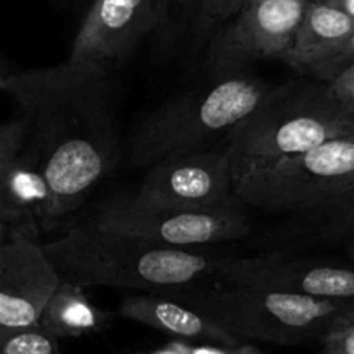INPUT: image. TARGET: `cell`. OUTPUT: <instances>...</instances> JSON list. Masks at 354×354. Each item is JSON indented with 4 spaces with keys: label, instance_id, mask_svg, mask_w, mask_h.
Here are the masks:
<instances>
[{
    "label": "cell",
    "instance_id": "28",
    "mask_svg": "<svg viewBox=\"0 0 354 354\" xmlns=\"http://www.w3.org/2000/svg\"><path fill=\"white\" fill-rule=\"evenodd\" d=\"M234 354H264L259 347L252 346V344H240L234 347Z\"/></svg>",
    "mask_w": 354,
    "mask_h": 354
},
{
    "label": "cell",
    "instance_id": "3",
    "mask_svg": "<svg viewBox=\"0 0 354 354\" xmlns=\"http://www.w3.org/2000/svg\"><path fill=\"white\" fill-rule=\"evenodd\" d=\"M283 88L236 71L221 73L172 97L139 124L131 142L132 163L149 169L169 156L216 148Z\"/></svg>",
    "mask_w": 354,
    "mask_h": 354
},
{
    "label": "cell",
    "instance_id": "30",
    "mask_svg": "<svg viewBox=\"0 0 354 354\" xmlns=\"http://www.w3.org/2000/svg\"><path fill=\"white\" fill-rule=\"evenodd\" d=\"M6 85H8V77L0 71V91H6Z\"/></svg>",
    "mask_w": 354,
    "mask_h": 354
},
{
    "label": "cell",
    "instance_id": "14",
    "mask_svg": "<svg viewBox=\"0 0 354 354\" xmlns=\"http://www.w3.org/2000/svg\"><path fill=\"white\" fill-rule=\"evenodd\" d=\"M353 30V18L322 2L309 0L294 42L281 61L292 70L309 75L342 49Z\"/></svg>",
    "mask_w": 354,
    "mask_h": 354
},
{
    "label": "cell",
    "instance_id": "17",
    "mask_svg": "<svg viewBox=\"0 0 354 354\" xmlns=\"http://www.w3.org/2000/svg\"><path fill=\"white\" fill-rule=\"evenodd\" d=\"M301 216L278 234L283 245H306L346 234L354 236V183L318 209Z\"/></svg>",
    "mask_w": 354,
    "mask_h": 354
},
{
    "label": "cell",
    "instance_id": "1",
    "mask_svg": "<svg viewBox=\"0 0 354 354\" xmlns=\"http://www.w3.org/2000/svg\"><path fill=\"white\" fill-rule=\"evenodd\" d=\"M6 93L25 125L23 155L47 179L46 230L82 205L118 162L110 71L73 64L8 75Z\"/></svg>",
    "mask_w": 354,
    "mask_h": 354
},
{
    "label": "cell",
    "instance_id": "6",
    "mask_svg": "<svg viewBox=\"0 0 354 354\" xmlns=\"http://www.w3.org/2000/svg\"><path fill=\"white\" fill-rule=\"evenodd\" d=\"M234 196L268 212H309L354 183V131L309 151L234 162Z\"/></svg>",
    "mask_w": 354,
    "mask_h": 354
},
{
    "label": "cell",
    "instance_id": "8",
    "mask_svg": "<svg viewBox=\"0 0 354 354\" xmlns=\"http://www.w3.org/2000/svg\"><path fill=\"white\" fill-rule=\"evenodd\" d=\"M234 158L227 145L169 156L149 167L138 200L170 209L212 210L234 205Z\"/></svg>",
    "mask_w": 354,
    "mask_h": 354
},
{
    "label": "cell",
    "instance_id": "19",
    "mask_svg": "<svg viewBox=\"0 0 354 354\" xmlns=\"http://www.w3.org/2000/svg\"><path fill=\"white\" fill-rule=\"evenodd\" d=\"M26 145V131L21 120L15 118L0 124V181L18 162Z\"/></svg>",
    "mask_w": 354,
    "mask_h": 354
},
{
    "label": "cell",
    "instance_id": "20",
    "mask_svg": "<svg viewBox=\"0 0 354 354\" xmlns=\"http://www.w3.org/2000/svg\"><path fill=\"white\" fill-rule=\"evenodd\" d=\"M322 342V354H354V308L332 323Z\"/></svg>",
    "mask_w": 354,
    "mask_h": 354
},
{
    "label": "cell",
    "instance_id": "25",
    "mask_svg": "<svg viewBox=\"0 0 354 354\" xmlns=\"http://www.w3.org/2000/svg\"><path fill=\"white\" fill-rule=\"evenodd\" d=\"M316 2L330 6V8L337 9V11L344 12V15L354 19V0H316Z\"/></svg>",
    "mask_w": 354,
    "mask_h": 354
},
{
    "label": "cell",
    "instance_id": "13",
    "mask_svg": "<svg viewBox=\"0 0 354 354\" xmlns=\"http://www.w3.org/2000/svg\"><path fill=\"white\" fill-rule=\"evenodd\" d=\"M118 315L183 340H205L224 347L241 344L219 323L167 294L127 295L118 306Z\"/></svg>",
    "mask_w": 354,
    "mask_h": 354
},
{
    "label": "cell",
    "instance_id": "24",
    "mask_svg": "<svg viewBox=\"0 0 354 354\" xmlns=\"http://www.w3.org/2000/svg\"><path fill=\"white\" fill-rule=\"evenodd\" d=\"M200 6V0H156V9H158V18L162 19L169 11L177 8H189V6Z\"/></svg>",
    "mask_w": 354,
    "mask_h": 354
},
{
    "label": "cell",
    "instance_id": "21",
    "mask_svg": "<svg viewBox=\"0 0 354 354\" xmlns=\"http://www.w3.org/2000/svg\"><path fill=\"white\" fill-rule=\"evenodd\" d=\"M354 64V30L349 35V39L346 40V44L342 46V49L332 56L330 59H326L325 63H322L319 66H316L308 77L315 78L316 82H322V84H328V82L335 80L344 70Z\"/></svg>",
    "mask_w": 354,
    "mask_h": 354
},
{
    "label": "cell",
    "instance_id": "2",
    "mask_svg": "<svg viewBox=\"0 0 354 354\" xmlns=\"http://www.w3.org/2000/svg\"><path fill=\"white\" fill-rule=\"evenodd\" d=\"M44 245L63 281L82 288H136L174 294L212 278L219 257L162 247L84 223Z\"/></svg>",
    "mask_w": 354,
    "mask_h": 354
},
{
    "label": "cell",
    "instance_id": "22",
    "mask_svg": "<svg viewBox=\"0 0 354 354\" xmlns=\"http://www.w3.org/2000/svg\"><path fill=\"white\" fill-rule=\"evenodd\" d=\"M247 0H200V9L209 21H227L234 18Z\"/></svg>",
    "mask_w": 354,
    "mask_h": 354
},
{
    "label": "cell",
    "instance_id": "4",
    "mask_svg": "<svg viewBox=\"0 0 354 354\" xmlns=\"http://www.w3.org/2000/svg\"><path fill=\"white\" fill-rule=\"evenodd\" d=\"M167 295L209 316L236 339L278 346L322 339L337 318L354 308V301L283 294L221 281L207 290L186 288Z\"/></svg>",
    "mask_w": 354,
    "mask_h": 354
},
{
    "label": "cell",
    "instance_id": "7",
    "mask_svg": "<svg viewBox=\"0 0 354 354\" xmlns=\"http://www.w3.org/2000/svg\"><path fill=\"white\" fill-rule=\"evenodd\" d=\"M88 223L100 230L183 250L236 241L250 234V221L236 205L212 210L170 209L141 202L134 195L106 200Z\"/></svg>",
    "mask_w": 354,
    "mask_h": 354
},
{
    "label": "cell",
    "instance_id": "26",
    "mask_svg": "<svg viewBox=\"0 0 354 354\" xmlns=\"http://www.w3.org/2000/svg\"><path fill=\"white\" fill-rule=\"evenodd\" d=\"M328 84H335V85H354V64H351L347 70H344L335 80L328 82Z\"/></svg>",
    "mask_w": 354,
    "mask_h": 354
},
{
    "label": "cell",
    "instance_id": "18",
    "mask_svg": "<svg viewBox=\"0 0 354 354\" xmlns=\"http://www.w3.org/2000/svg\"><path fill=\"white\" fill-rule=\"evenodd\" d=\"M0 354H61L59 339L40 325L0 326Z\"/></svg>",
    "mask_w": 354,
    "mask_h": 354
},
{
    "label": "cell",
    "instance_id": "11",
    "mask_svg": "<svg viewBox=\"0 0 354 354\" xmlns=\"http://www.w3.org/2000/svg\"><path fill=\"white\" fill-rule=\"evenodd\" d=\"M309 0L247 2L216 40L214 66L231 73L259 59H281L290 49Z\"/></svg>",
    "mask_w": 354,
    "mask_h": 354
},
{
    "label": "cell",
    "instance_id": "12",
    "mask_svg": "<svg viewBox=\"0 0 354 354\" xmlns=\"http://www.w3.org/2000/svg\"><path fill=\"white\" fill-rule=\"evenodd\" d=\"M158 21L156 0H93L66 61L111 71Z\"/></svg>",
    "mask_w": 354,
    "mask_h": 354
},
{
    "label": "cell",
    "instance_id": "9",
    "mask_svg": "<svg viewBox=\"0 0 354 354\" xmlns=\"http://www.w3.org/2000/svg\"><path fill=\"white\" fill-rule=\"evenodd\" d=\"M212 278L221 283L266 288L283 294L354 301V268L318 259L270 252L217 261Z\"/></svg>",
    "mask_w": 354,
    "mask_h": 354
},
{
    "label": "cell",
    "instance_id": "16",
    "mask_svg": "<svg viewBox=\"0 0 354 354\" xmlns=\"http://www.w3.org/2000/svg\"><path fill=\"white\" fill-rule=\"evenodd\" d=\"M108 323L110 315L88 301L85 288L61 280L44 308L39 325L56 339H64L101 332Z\"/></svg>",
    "mask_w": 354,
    "mask_h": 354
},
{
    "label": "cell",
    "instance_id": "5",
    "mask_svg": "<svg viewBox=\"0 0 354 354\" xmlns=\"http://www.w3.org/2000/svg\"><path fill=\"white\" fill-rule=\"evenodd\" d=\"M354 131V106L325 84L285 85L283 93L245 118L227 138L234 162H268L309 151Z\"/></svg>",
    "mask_w": 354,
    "mask_h": 354
},
{
    "label": "cell",
    "instance_id": "15",
    "mask_svg": "<svg viewBox=\"0 0 354 354\" xmlns=\"http://www.w3.org/2000/svg\"><path fill=\"white\" fill-rule=\"evenodd\" d=\"M50 209V188L39 167L21 153L0 181V214L11 226H42Z\"/></svg>",
    "mask_w": 354,
    "mask_h": 354
},
{
    "label": "cell",
    "instance_id": "23",
    "mask_svg": "<svg viewBox=\"0 0 354 354\" xmlns=\"http://www.w3.org/2000/svg\"><path fill=\"white\" fill-rule=\"evenodd\" d=\"M185 354H234V347L224 346H189L181 342Z\"/></svg>",
    "mask_w": 354,
    "mask_h": 354
},
{
    "label": "cell",
    "instance_id": "27",
    "mask_svg": "<svg viewBox=\"0 0 354 354\" xmlns=\"http://www.w3.org/2000/svg\"><path fill=\"white\" fill-rule=\"evenodd\" d=\"M11 223H9L8 219H6L2 214H0V245L4 243L6 240H8L9 233H11Z\"/></svg>",
    "mask_w": 354,
    "mask_h": 354
},
{
    "label": "cell",
    "instance_id": "10",
    "mask_svg": "<svg viewBox=\"0 0 354 354\" xmlns=\"http://www.w3.org/2000/svg\"><path fill=\"white\" fill-rule=\"evenodd\" d=\"M61 278L37 240V224L12 226L0 245V326H35Z\"/></svg>",
    "mask_w": 354,
    "mask_h": 354
},
{
    "label": "cell",
    "instance_id": "32",
    "mask_svg": "<svg viewBox=\"0 0 354 354\" xmlns=\"http://www.w3.org/2000/svg\"><path fill=\"white\" fill-rule=\"evenodd\" d=\"M247 2H262V0H247Z\"/></svg>",
    "mask_w": 354,
    "mask_h": 354
},
{
    "label": "cell",
    "instance_id": "29",
    "mask_svg": "<svg viewBox=\"0 0 354 354\" xmlns=\"http://www.w3.org/2000/svg\"><path fill=\"white\" fill-rule=\"evenodd\" d=\"M153 354H185V351H183L181 342H172L170 346H167L165 349H160L158 353Z\"/></svg>",
    "mask_w": 354,
    "mask_h": 354
},
{
    "label": "cell",
    "instance_id": "31",
    "mask_svg": "<svg viewBox=\"0 0 354 354\" xmlns=\"http://www.w3.org/2000/svg\"><path fill=\"white\" fill-rule=\"evenodd\" d=\"M349 254L354 261V236H353V240H351V245H349Z\"/></svg>",
    "mask_w": 354,
    "mask_h": 354
}]
</instances>
